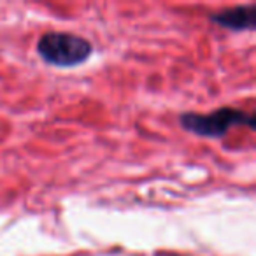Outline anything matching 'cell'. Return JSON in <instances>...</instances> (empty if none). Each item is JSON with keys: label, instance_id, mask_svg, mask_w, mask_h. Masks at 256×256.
Returning <instances> with one entry per match:
<instances>
[{"label": "cell", "instance_id": "obj_1", "mask_svg": "<svg viewBox=\"0 0 256 256\" xmlns=\"http://www.w3.org/2000/svg\"><path fill=\"white\" fill-rule=\"evenodd\" d=\"M37 54L51 67L72 68L82 65L93 54V44L88 39L70 32H46L37 40Z\"/></svg>", "mask_w": 256, "mask_h": 256}, {"label": "cell", "instance_id": "obj_2", "mask_svg": "<svg viewBox=\"0 0 256 256\" xmlns=\"http://www.w3.org/2000/svg\"><path fill=\"white\" fill-rule=\"evenodd\" d=\"M179 124L186 132L204 139H223L232 128L248 126L254 128L256 120L251 112L235 107H220L209 114L182 112L179 114Z\"/></svg>", "mask_w": 256, "mask_h": 256}, {"label": "cell", "instance_id": "obj_3", "mask_svg": "<svg viewBox=\"0 0 256 256\" xmlns=\"http://www.w3.org/2000/svg\"><path fill=\"white\" fill-rule=\"evenodd\" d=\"M209 20L221 28L232 30V32H251L254 30V6H237V8L223 9V11L212 12Z\"/></svg>", "mask_w": 256, "mask_h": 256}]
</instances>
